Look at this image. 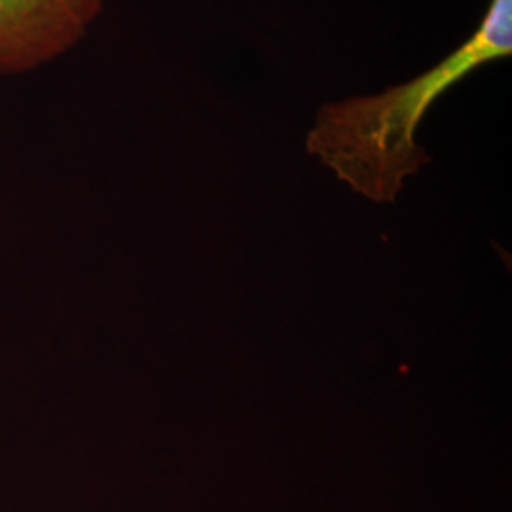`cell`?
<instances>
[{"label":"cell","mask_w":512,"mask_h":512,"mask_svg":"<svg viewBox=\"0 0 512 512\" xmlns=\"http://www.w3.org/2000/svg\"><path fill=\"white\" fill-rule=\"evenodd\" d=\"M105 0H0V74L37 71L74 48Z\"/></svg>","instance_id":"cell-2"},{"label":"cell","mask_w":512,"mask_h":512,"mask_svg":"<svg viewBox=\"0 0 512 512\" xmlns=\"http://www.w3.org/2000/svg\"><path fill=\"white\" fill-rule=\"evenodd\" d=\"M512 54V0H492L480 25L429 71L382 92L323 105L311 124V156L376 203H391L429 154L418 143L425 114L469 74Z\"/></svg>","instance_id":"cell-1"}]
</instances>
